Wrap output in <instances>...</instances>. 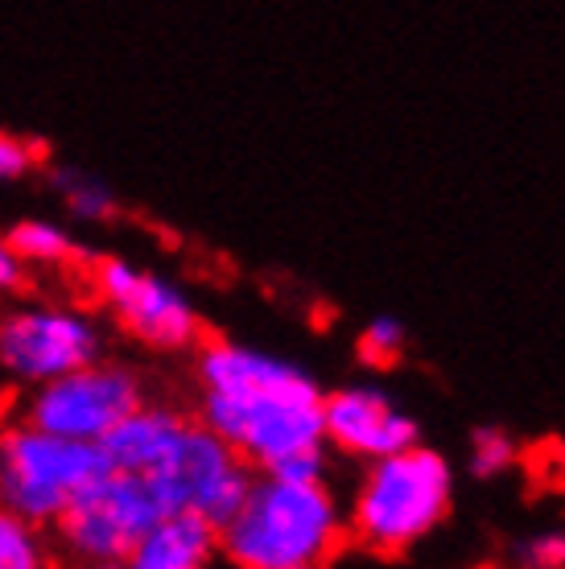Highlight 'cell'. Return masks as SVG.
<instances>
[{"label":"cell","mask_w":565,"mask_h":569,"mask_svg":"<svg viewBox=\"0 0 565 569\" xmlns=\"http://www.w3.org/2000/svg\"><path fill=\"white\" fill-rule=\"evenodd\" d=\"M521 467V438L504 426H475L467 438V475L504 479Z\"/></svg>","instance_id":"cell-16"},{"label":"cell","mask_w":565,"mask_h":569,"mask_svg":"<svg viewBox=\"0 0 565 569\" xmlns=\"http://www.w3.org/2000/svg\"><path fill=\"white\" fill-rule=\"evenodd\" d=\"M46 166V144L21 132H0V186H17Z\"/></svg>","instance_id":"cell-18"},{"label":"cell","mask_w":565,"mask_h":569,"mask_svg":"<svg viewBox=\"0 0 565 569\" xmlns=\"http://www.w3.org/2000/svg\"><path fill=\"white\" fill-rule=\"evenodd\" d=\"M190 426H195V413H186V409H178L170 400L149 397L141 409H132L108 438L99 441V455H103V462L112 470L157 479L174 462Z\"/></svg>","instance_id":"cell-11"},{"label":"cell","mask_w":565,"mask_h":569,"mask_svg":"<svg viewBox=\"0 0 565 569\" xmlns=\"http://www.w3.org/2000/svg\"><path fill=\"white\" fill-rule=\"evenodd\" d=\"M4 236H9V248H13L26 269H71V264L83 260L79 240L58 219H42V214L17 219Z\"/></svg>","instance_id":"cell-13"},{"label":"cell","mask_w":565,"mask_h":569,"mask_svg":"<svg viewBox=\"0 0 565 569\" xmlns=\"http://www.w3.org/2000/svg\"><path fill=\"white\" fill-rule=\"evenodd\" d=\"M323 441L335 458L364 467L422 441V426L396 392L376 380H355L323 397Z\"/></svg>","instance_id":"cell-10"},{"label":"cell","mask_w":565,"mask_h":569,"mask_svg":"<svg viewBox=\"0 0 565 569\" xmlns=\"http://www.w3.org/2000/svg\"><path fill=\"white\" fill-rule=\"evenodd\" d=\"M347 545V508L330 479L297 483L260 475L219 525V557L236 569H326Z\"/></svg>","instance_id":"cell-2"},{"label":"cell","mask_w":565,"mask_h":569,"mask_svg":"<svg viewBox=\"0 0 565 569\" xmlns=\"http://www.w3.org/2000/svg\"><path fill=\"white\" fill-rule=\"evenodd\" d=\"M87 272H91V293L103 306V313L112 318L120 335L141 342L145 351L182 356L207 339L202 310L166 272L145 269L128 257L87 260Z\"/></svg>","instance_id":"cell-5"},{"label":"cell","mask_w":565,"mask_h":569,"mask_svg":"<svg viewBox=\"0 0 565 569\" xmlns=\"http://www.w3.org/2000/svg\"><path fill=\"white\" fill-rule=\"evenodd\" d=\"M516 569H565V528H537L512 545Z\"/></svg>","instance_id":"cell-19"},{"label":"cell","mask_w":565,"mask_h":569,"mask_svg":"<svg viewBox=\"0 0 565 569\" xmlns=\"http://www.w3.org/2000/svg\"><path fill=\"white\" fill-rule=\"evenodd\" d=\"M145 400H149V385L141 371L103 356L87 368L58 376L50 385L29 388L21 421L54 433V438L99 446L132 409H141Z\"/></svg>","instance_id":"cell-8"},{"label":"cell","mask_w":565,"mask_h":569,"mask_svg":"<svg viewBox=\"0 0 565 569\" xmlns=\"http://www.w3.org/2000/svg\"><path fill=\"white\" fill-rule=\"evenodd\" d=\"M170 512V499L161 496L153 479L108 467L58 516L54 541L79 569H108L120 566L128 549Z\"/></svg>","instance_id":"cell-7"},{"label":"cell","mask_w":565,"mask_h":569,"mask_svg":"<svg viewBox=\"0 0 565 569\" xmlns=\"http://www.w3.org/2000/svg\"><path fill=\"white\" fill-rule=\"evenodd\" d=\"M108 470L99 446L54 438L13 421L0 429V508L29 525L54 528L58 516Z\"/></svg>","instance_id":"cell-4"},{"label":"cell","mask_w":565,"mask_h":569,"mask_svg":"<svg viewBox=\"0 0 565 569\" xmlns=\"http://www.w3.org/2000/svg\"><path fill=\"white\" fill-rule=\"evenodd\" d=\"M409 330L400 318L393 313H380V318H368L364 330L355 335V359L364 363L368 371H393L400 368V359L409 356Z\"/></svg>","instance_id":"cell-17"},{"label":"cell","mask_w":565,"mask_h":569,"mask_svg":"<svg viewBox=\"0 0 565 569\" xmlns=\"http://www.w3.org/2000/svg\"><path fill=\"white\" fill-rule=\"evenodd\" d=\"M195 417L260 475L323 483L335 455L323 441V385L297 359L240 339H202Z\"/></svg>","instance_id":"cell-1"},{"label":"cell","mask_w":565,"mask_h":569,"mask_svg":"<svg viewBox=\"0 0 565 569\" xmlns=\"http://www.w3.org/2000/svg\"><path fill=\"white\" fill-rule=\"evenodd\" d=\"M215 557L219 528L195 512H170L128 549L120 569H211Z\"/></svg>","instance_id":"cell-12"},{"label":"cell","mask_w":565,"mask_h":569,"mask_svg":"<svg viewBox=\"0 0 565 569\" xmlns=\"http://www.w3.org/2000/svg\"><path fill=\"white\" fill-rule=\"evenodd\" d=\"M252 479L256 470L195 417V426L186 429L174 462L157 475L153 483L161 487V496L170 499L174 512H195L219 528L244 503Z\"/></svg>","instance_id":"cell-9"},{"label":"cell","mask_w":565,"mask_h":569,"mask_svg":"<svg viewBox=\"0 0 565 569\" xmlns=\"http://www.w3.org/2000/svg\"><path fill=\"white\" fill-rule=\"evenodd\" d=\"M454 499L458 479L450 458L425 441H413L396 455L364 462L343 499L347 541L380 557L409 553L450 520Z\"/></svg>","instance_id":"cell-3"},{"label":"cell","mask_w":565,"mask_h":569,"mask_svg":"<svg viewBox=\"0 0 565 569\" xmlns=\"http://www.w3.org/2000/svg\"><path fill=\"white\" fill-rule=\"evenodd\" d=\"M0 569H54L46 528L0 508Z\"/></svg>","instance_id":"cell-15"},{"label":"cell","mask_w":565,"mask_h":569,"mask_svg":"<svg viewBox=\"0 0 565 569\" xmlns=\"http://www.w3.org/2000/svg\"><path fill=\"white\" fill-rule=\"evenodd\" d=\"M29 284V269L17 260V252L9 248V236L0 231V298H13Z\"/></svg>","instance_id":"cell-20"},{"label":"cell","mask_w":565,"mask_h":569,"mask_svg":"<svg viewBox=\"0 0 565 569\" xmlns=\"http://www.w3.org/2000/svg\"><path fill=\"white\" fill-rule=\"evenodd\" d=\"M108 356V330L71 301H13L0 310V376L17 388L50 385Z\"/></svg>","instance_id":"cell-6"},{"label":"cell","mask_w":565,"mask_h":569,"mask_svg":"<svg viewBox=\"0 0 565 569\" xmlns=\"http://www.w3.org/2000/svg\"><path fill=\"white\" fill-rule=\"evenodd\" d=\"M50 186H54L62 211L71 219H83V223H108L120 202H116V190L103 178L87 170H54L50 173Z\"/></svg>","instance_id":"cell-14"}]
</instances>
